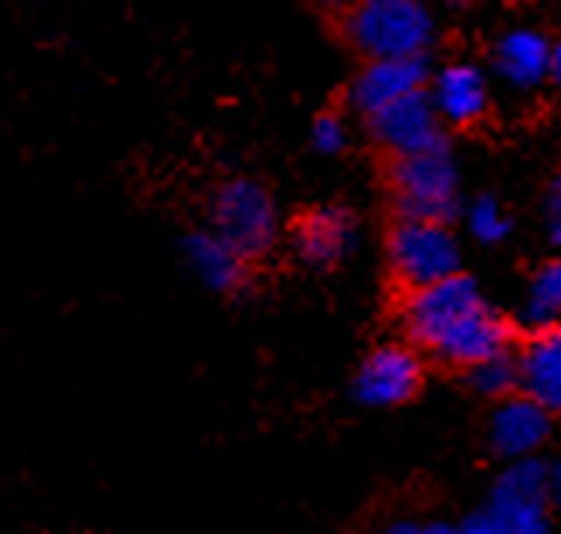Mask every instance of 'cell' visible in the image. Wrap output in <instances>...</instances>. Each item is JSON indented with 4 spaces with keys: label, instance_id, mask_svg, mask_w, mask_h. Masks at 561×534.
Wrapping results in <instances>:
<instances>
[{
    "label": "cell",
    "instance_id": "cell-1",
    "mask_svg": "<svg viewBox=\"0 0 561 534\" xmlns=\"http://www.w3.org/2000/svg\"><path fill=\"white\" fill-rule=\"evenodd\" d=\"M404 326L422 350L457 367H474L510 346L506 321L481 300L474 280L460 273L419 287L404 304Z\"/></svg>",
    "mask_w": 561,
    "mask_h": 534
},
{
    "label": "cell",
    "instance_id": "cell-2",
    "mask_svg": "<svg viewBox=\"0 0 561 534\" xmlns=\"http://www.w3.org/2000/svg\"><path fill=\"white\" fill-rule=\"evenodd\" d=\"M433 35L422 0H359L350 18V39L370 56H419Z\"/></svg>",
    "mask_w": 561,
    "mask_h": 534
},
{
    "label": "cell",
    "instance_id": "cell-3",
    "mask_svg": "<svg viewBox=\"0 0 561 534\" xmlns=\"http://www.w3.org/2000/svg\"><path fill=\"white\" fill-rule=\"evenodd\" d=\"M398 209L409 220H447L457 206V171L443 140L401 155L394 164Z\"/></svg>",
    "mask_w": 561,
    "mask_h": 534
},
{
    "label": "cell",
    "instance_id": "cell-4",
    "mask_svg": "<svg viewBox=\"0 0 561 534\" xmlns=\"http://www.w3.org/2000/svg\"><path fill=\"white\" fill-rule=\"evenodd\" d=\"M548 465L534 462V457H516L499 475L485 507V513L502 527V534H548Z\"/></svg>",
    "mask_w": 561,
    "mask_h": 534
},
{
    "label": "cell",
    "instance_id": "cell-5",
    "mask_svg": "<svg viewBox=\"0 0 561 534\" xmlns=\"http://www.w3.org/2000/svg\"><path fill=\"white\" fill-rule=\"evenodd\" d=\"M391 265L401 283H409L412 291H419L457 273L460 248L454 235L443 227V220L401 217V224L391 235Z\"/></svg>",
    "mask_w": 561,
    "mask_h": 534
},
{
    "label": "cell",
    "instance_id": "cell-6",
    "mask_svg": "<svg viewBox=\"0 0 561 534\" xmlns=\"http://www.w3.org/2000/svg\"><path fill=\"white\" fill-rule=\"evenodd\" d=\"M213 224H217V235L234 245L244 259L268 252L276 238L273 200L255 182H227L213 196Z\"/></svg>",
    "mask_w": 561,
    "mask_h": 534
},
{
    "label": "cell",
    "instance_id": "cell-7",
    "mask_svg": "<svg viewBox=\"0 0 561 534\" xmlns=\"http://www.w3.org/2000/svg\"><path fill=\"white\" fill-rule=\"evenodd\" d=\"M422 367L412 350L383 346L366 356L356 374V395L366 406H401L419 391Z\"/></svg>",
    "mask_w": 561,
    "mask_h": 534
},
{
    "label": "cell",
    "instance_id": "cell-8",
    "mask_svg": "<svg viewBox=\"0 0 561 534\" xmlns=\"http://www.w3.org/2000/svg\"><path fill=\"white\" fill-rule=\"evenodd\" d=\"M370 123H374V137L383 147L398 150V155H412V150L433 147L436 140H443L436 129V105L422 91H412L394 105L380 109L377 116H370Z\"/></svg>",
    "mask_w": 561,
    "mask_h": 534
},
{
    "label": "cell",
    "instance_id": "cell-9",
    "mask_svg": "<svg viewBox=\"0 0 561 534\" xmlns=\"http://www.w3.org/2000/svg\"><path fill=\"white\" fill-rule=\"evenodd\" d=\"M425 81V64L422 56H387V60H370L356 84H353V102L366 116H377L380 109L394 105L404 94L419 91Z\"/></svg>",
    "mask_w": 561,
    "mask_h": 534
},
{
    "label": "cell",
    "instance_id": "cell-10",
    "mask_svg": "<svg viewBox=\"0 0 561 534\" xmlns=\"http://www.w3.org/2000/svg\"><path fill=\"white\" fill-rule=\"evenodd\" d=\"M551 433V409L540 406L534 395L510 398L492 416V447L502 457H530Z\"/></svg>",
    "mask_w": 561,
    "mask_h": 534
},
{
    "label": "cell",
    "instance_id": "cell-11",
    "mask_svg": "<svg viewBox=\"0 0 561 534\" xmlns=\"http://www.w3.org/2000/svg\"><path fill=\"white\" fill-rule=\"evenodd\" d=\"M519 385L551 412L561 409V326L540 332L519 360Z\"/></svg>",
    "mask_w": 561,
    "mask_h": 534
},
{
    "label": "cell",
    "instance_id": "cell-12",
    "mask_svg": "<svg viewBox=\"0 0 561 534\" xmlns=\"http://www.w3.org/2000/svg\"><path fill=\"white\" fill-rule=\"evenodd\" d=\"M185 252H188L192 270L199 273V280L206 283V287L230 294V291H238L244 283V255L238 252L234 245H227L217 231H213V235H192L188 245H185Z\"/></svg>",
    "mask_w": 561,
    "mask_h": 534
},
{
    "label": "cell",
    "instance_id": "cell-13",
    "mask_svg": "<svg viewBox=\"0 0 561 534\" xmlns=\"http://www.w3.org/2000/svg\"><path fill=\"white\" fill-rule=\"evenodd\" d=\"M433 105L443 120L468 126L485 112V81H481V73L468 64L447 67L436 81Z\"/></svg>",
    "mask_w": 561,
    "mask_h": 534
},
{
    "label": "cell",
    "instance_id": "cell-14",
    "mask_svg": "<svg viewBox=\"0 0 561 534\" xmlns=\"http://www.w3.org/2000/svg\"><path fill=\"white\" fill-rule=\"evenodd\" d=\"M495 64L506 81L530 88L551 73V49L537 32H513L499 43Z\"/></svg>",
    "mask_w": 561,
    "mask_h": 534
},
{
    "label": "cell",
    "instance_id": "cell-15",
    "mask_svg": "<svg viewBox=\"0 0 561 534\" xmlns=\"http://www.w3.org/2000/svg\"><path fill=\"white\" fill-rule=\"evenodd\" d=\"M350 238H353L350 214H342V209H321V214H311L300 224L297 245L307 262L328 265L350 248Z\"/></svg>",
    "mask_w": 561,
    "mask_h": 534
},
{
    "label": "cell",
    "instance_id": "cell-16",
    "mask_svg": "<svg viewBox=\"0 0 561 534\" xmlns=\"http://www.w3.org/2000/svg\"><path fill=\"white\" fill-rule=\"evenodd\" d=\"M519 318H524L527 329H537V332H548L561 321V262L540 265V273L530 280Z\"/></svg>",
    "mask_w": 561,
    "mask_h": 534
},
{
    "label": "cell",
    "instance_id": "cell-17",
    "mask_svg": "<svg viewBox=\"0 0 561 534\" xmlns=\"http://www.w3.org/2000/svg\"><path fill=\"white\" fill-rule=\"evenodd\" d=\"M474 374V388L485 391V395H506L519 385V364L510 360L506 353H495L489 360H481V364L471 367Z\"/></svg>",
    "mask_w": 561,
    "mask_h": 534
},
{
    "label": "cell",
    "instance_id": "cell-18",
    "mask_svg": "<svg viewBox=\"0 0 561 534\" xmlns=\"http://www.w3.org/2000/svg\"><path fill=\"white\" fill-rule=\"evenodd\" d=\"M471 231L481 241H502V238H506V231H510V220L499 209L495 200H478L471 206Z\"/></svg>",
    "mask_w": 561,
    "mask_h": 534
},
{
    "label": "cell",
    "instance_id": "cell-19",
    "mask_svg": "<svg viewBox=\"0 0 561 534\" xmlns=\"http://www.w3.org/2000/svg\"><path fill=\"white\" fill-rule=\"evenodd\" d=\"M422 534H502V527L481 510L463 524H430V527H422Z\"/></svg>",
    "mask_w": 561,
    "mask_h": 534
},
{
    "label": "cell",
    "instance_id": "cell-20",
    "mask_svg": "<svg viewBox=\"0 0 561 534\" xmlns=\"http://www.w3.org/2000/svg\"><path fill=\"white\" fill-rule=\"evenodd\" d=\"M345 144V129L335 116H321L314 123V147L324 150V155H335V150H342Z\"/></svg>",
    "mask_w": 561,
    "mask_h": 534
},
{
    "label": "cell",
    "instance_id": "cell-21",
    "mask_svg": "<svg viewBox=\"0 0 561 534\" xmlns=\"http://www.w3.org/2000/svg\"><path fill=\"white\" fill-rule=\"evenodd\" d=\"M548 224H551V238L561 241V175L551 185V196H548Z\"/></svg>",
    "mask_w": 561,
    "mask_h": 534
},
{
    "label": "cell",
    "instance_id": "cell-22",
    "mask_svg": "<svg viewBox=\"0 0 561 534\" xmlns=\"http://www.w3.org/2000/svg\"><path fill=\"white\" fill-rule=\"evenodd\" d=\"M548 486H551V503L561 510V462H554L548 468Z\"/></svg>",
    "mask_w": 561,
    "mask_h": 534
},
{
    "label": "cell",
    "instance_id": "cell-23",
    "mask_svg": "<svg viewBox=\"0 0 561 534\" xmlns=\"http://www.w3.org/2000/svg\"><path fill=\"white\" fill-rule=\"evenodd\" d=\"M551 73H554V81L561 84V43L551 49Z\"/></svg>",
    "mask_w": 561,
    "mask_h": 534
},
{
    "label": "cell",
    "instance_id": "cell-24",
    "mask_svg": "<svg viewBox=\"0 0 561 534\" xmlns=\"http://www.w3.org/2000/svg\"><path fill=\"white\" fill-rule=\"evenodd\" d=\"M387 534H422V524H398V527H391Z\"/></svg>",
    "mask_w": 561,
    "mask_h": 534
},
{
    "label": "cell",
    "instance_id": "cell-25",
    "mask_svg": "<svg viewBox=\"0 0 561 534\" xmlns=\"http://www.w3.org/2000/svg\"><path fill=\"white\" fill-rule=\"evenodd\" d=\"M318 4H328V8H345V4H356V0H318Z\"/></svg>",
    "mask_w": 561,
    "mask_h": 534
}]
</instances>
